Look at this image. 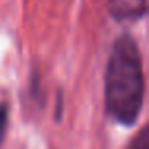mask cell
I'll list each match as a JSON object with an SVG mask.
<instances>
[{"label": "cell", "instance_id": "cell-3", "mask_svg": "<svg viewBox=\"0 0 149 149\" xmlns=\"http://www.w3.org/2000/svg\"><path fill=\"white\" fill-rule=\"evenodd\" d=\"M8 127V104L0 103V144L5 141Z\"/></svg>", "mask_w": 149, "mask_h": 149}, {"label": "cell", "instance_id": "cell-2", "mask_svg": "<svg viewBox=\"0 0 149 149\" xmlns=\"http://www.w3.org/2000/svg\"><path fill=\"white\" fill-rule=\"evenodd\" d=\"M111 16L116 21H138L146 15V0H107Z\"/></svg>", "mask_w": 149, "mask_h": 149}, {"label": "cell", "instance_id": "cell-1", "mask_svg": "<svg viewBox=\"0 0 149 149\" xmlns=\"http://www.w3.org/2000/svg\"><path fill=\"white\" fill-rule=\"evenodd\" d=\"M144 74L138 43L128 34L114 42L104 74L107 116L123 127H133L144 103Z\"/></svg>", "mask_w": 149, "mask_h": 149}]
</instances>
